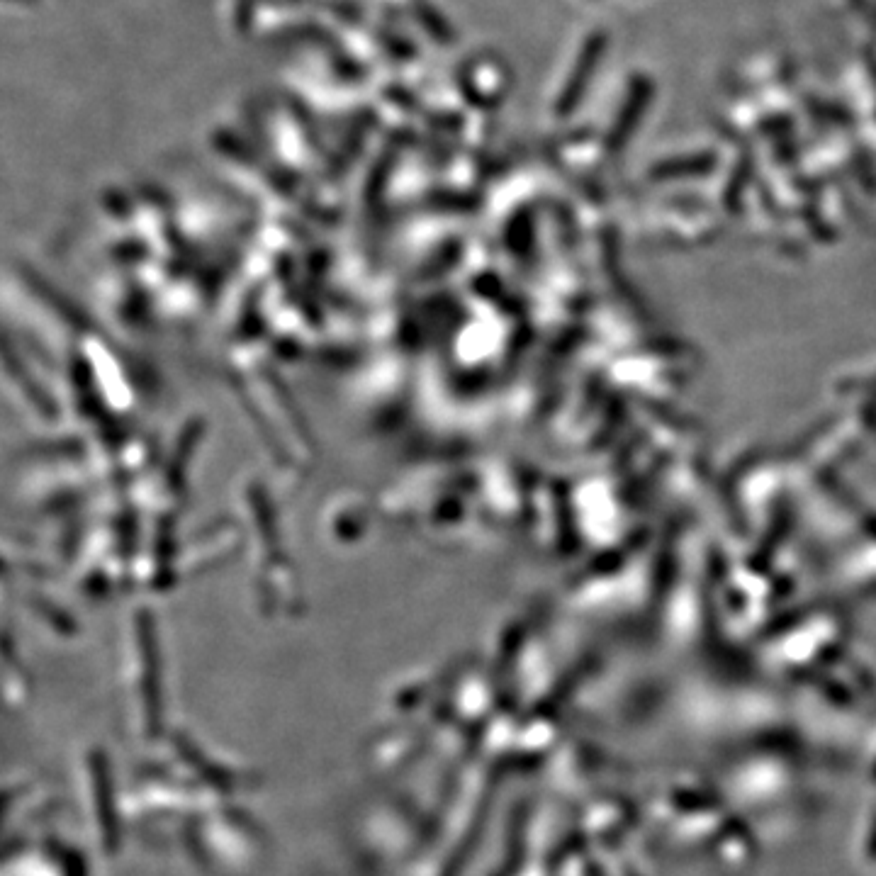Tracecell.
<instances>
[{"mask_svg": "<svg viewBox=\"0 0 876 876\" xmlns=\"http://www.w3.org/2000/svg\"><path fill=\"white\" fill-rule=\"evenodd\" d=\"M604 49H606V35H602V32H597V35H592L587 39V44L582 47L580 56H577L575 66H572L570 81L565 83L563 93H560V100H558L560 115H565V112H570L577 103H580L582 93L587 91L589 81H592V73H594V69H597L599 56H602Z\"/></svg>", "mask_w": 876, "mask_h": 876, "instance_id": "cell-2", "label": "cell"}, {"mask_svg": "<svg viewBox=\"0 0 876 876\" xmlns=\"http://www.w3.org/2000/svg\"><path fill=\"white\" fill-rule=\"evenodd\" d=\"M64 872H66V876H86V867H83V859H81V855H71L66 857V862H64Z\"/></svg>", "mask_w": 876, "mask_h": 876, "instance_id": "cell-4", "label": "cell"}, {"mask_svg": "<svg viewBox=\"0 0 876 876\" xmlns=\"http://www.w3.org/2000/svg\"><path fill=\"white\" fill-rule=\"evenodd\" d=\"M417 15H419L421 25H424V30L429 32V35L434 37L438 44H451L453 42V30L448 27V22L443 20L434 8H431V5L417 3Z\"/></svg>", "mask_w": 876, "mask_h": 876, "instance_id": "cell-3", "label": "cell"}, {"mask_svg": "<svg viewBox=\"0 0 876 876\" xmlns=\"http://www.w3.org/2000/svg\"><path fill=\"white\" fill-rule=\"evenodd\" d=\"M91 782H93V803L95 816H98L100 835H103V847L108 852H115L120 847V825H117L115 799H112V779L108 757L103 752H93L91 755Z\"/></svg>", "mask_w": 876, "mask_h": 876, "instance_id": "cell-1", "label": "cell"}]
</instances>
